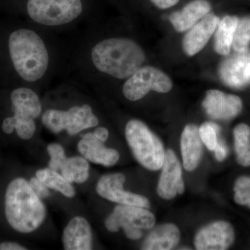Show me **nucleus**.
I'll return each instance as SVG.
<instances>
[{
	"label": "nucleus",
	"mask_w": 250,
	"mask_h": 250,
	"mask_svg": "<svg viewBox=\"0 0 250 250\" xmlns=\"http://www.w3.org/2000/svg\"><path fill=\"white\" fill-rule=\"evenodd\" d=\"M219 76L225 85L243 88L250 84V49L225 59L219 67Z\"/></svg>",
	"instance_id": "nucleus-13"
},
{
	"label": "nucleus",
	"mask_w": 250,
	"mask_h": 250,
	"mask_svg": "<svg viewBox=\"0 0 250 250\" xmlns=\"http://www.w3.org/2000/svg\"><path fill=\"white\" fill-rule=\"evenodd\" d=\"M172 88L170 77L164 72L152 66L141 67L125 82L123 95L130 101L144 98L150 90L166 93Z\"/></svg>",
	"instance_id": "nucleus-9"
},
{
	"label": "nucleus",
	"mask_w": 250,
	"mask_h": 250,
	"mask_svg": "<svg viewBox=\"0 0 250 250\" xmlns=\"http://www.w3.org/2000/svg\"><path fill=\"white\" fill-rule=\"evenodd\" d=\"M160 178L157 186V193L164 200H172L177 194L182 195L185 190L182 166L172 149L166 152Z\"/></svg>",
	"instance_id": "nucleus-11"
},
{
	"label": "nucleus",
	"mask_w": 250,
	"mask_h": 250,
	"mask_svg": "<svg viewBox=\"0 0 250 250\" xmlns=\"http://www.w3.org/2000/svg\"><path fill=\"white\" fill-rule=\"evenodd\" d=\"M93 134L97 139L100 140V141L103 143L107 141L108 135H109L108 129L105 127L97 128V129L95 130V131H94Z\"/></svg>",
	"instance_id": "nucleus-33"
},
{
	"label": "nucleus",
	"mask_w": 250,
	"mask_h": 250,
	"mask_svg": "<svg viewBox=\"0 0 250 250\" xmlns=\"http://www.w3.org/2000/svg\"><path fill=\"white\" fill-rule=\"evenodd\" d=\"M215 155L217 160L222 162L226 159L228 156V151L225 145L223 142H218L217 143L216 147L215 149Z\"/></svg>",
	"instance_id": "nucleus-30"
},
{
	"label": "nucleus",
	"mask_w": 250,
	"mask_h": 250,
	"mask_svg": "<svg viewBox=\"0 0 250 250\" xmlns=\"http://www.w3.org/2000/svg\"><path fill=\"white\" fill-rule=\"evenodd\" d=\"M25 247L14 242H3L0 243V250H26Z\"/></svg>",
	"instance_id": "nucleus-32"
},
{
	"label": "nucleus",
	"mask_w": 250,
	"mask_h": 250,
	"mask_svg": "<svg viewBox=\"0 0 250 250\" xmlns=\"http://www.w3.org/2000/svg\"><path fill=\"white\" fill-rule=\"evenodd\" d=\"M77 149L87 160L106 167L116 165L120 159L118 151L106 147L93 133L82 135V139L77 145Z\"/></svg>",
	"instance_id": "nucleus-16"
},
{
	"label": "nucleus",
	"mask_w": 250,
	"mask_h": 250,
	"mask_svg": "<svg viewBox=\"0 0 250 250\" xmlns=\"http://www.w3.org/2000/svg\"><path fill=\"white\" fill-rule=\"evenodd\" d=\"M10 56L15 69L23 80H40L48 68L49 54L43 41L30 29H21L9 36Z\"/></svg>",
	"instance_id": "nucleus-3"
},
{
	"label": "nucleus",
	"mask_w": 250,
	"mask_h": 250,
	"mask_svg": "<svg viewBox=\"0 0 250 250\" xmlns=\"http://www.w3.org/2000/svg\"><path fill=\"white\" fill-rule=\"evenodd\" d=\"M236 161L244 167L250 166V127L248 125H237L233 131Z\"/></svg>",
	"instance_id": "nucleus-24"
},
{
	"label": "nucleus",
	"mask_w": 250,
	"mask_h": 250,
	"mask_svg": "<svg viewBox=\"0 0 250 250\" xmlns=\"http://www.w3.org/2000/svg\"><path fill=\"white\" fill-rule=\"evenodd\" d=\"M239 18L227 16L219 22L215 34L214 49L217 53L228 56L232 47L233 36Z\"/></svg>",
	"instance_id": "nucleus-21"
},
{
	"label": "nucleus",
	"mask_w": 250,
	"mask_h": 250,
	"mask_svg": "<svg viewBox=\"0 0 250 250\" xmlns=\"http://www.w3.org/2000/svg\"><path fill=\"white\" fill-rule=\"evenodd\" d=\"M29 182L33 190L41 199L47 198L50 195L49 188L37 177H33Z\"/></svg>",
	"instance_id": "nucleus-29"
},
{
	"label": "nucleus",
	"mask_w": 250,
	"mask_h": 250,
	"mask_svg": "<svg viewBox=\"0 0 250 250\" xmlns=\"http://www.w3.org/2000/svg\"><path fill=\"white\" fill-rule=\"evenodd\" d=\"M234 230L231 224L217 221L202 228L195 238V246L198 250H225L233 244Z\"/></svg>",
	"instance_id": "nucleus-14"
},
{
	"label": "nucleus",
	"mask_w": 250,
	"mask_h": 250,
	"mask_svg": "<svg viewBox=\"0 0 250 250\" xmlns=\"http://www.w3.org/2000/svg\"><path fill=\"white\" fill-rule=\"evenodd\" d=\"M62 241L64 250L93 249V232L88 220L82 216L71 219L64 229Z\"/></svg>",
	"instance_id": "nucleus-17"
},
{
	"label": "nucleus",
	"mask_w": 250,
	"mask_h": 250,
	"mask_svg": "<svg viewBox=\"0 0 250 250\" xmlns=\"http://www.w3.org/2000/svg\"><path fill=\"white\" fill-rule=\"evenodd\" d=\"M91 59L100 72L123 80L129 78L142 67L146 55L135 41L125 38H112L94 46Z\"/></svg>",
	"instance_id": "nucleus-2"
},
{
	"label": "nucleus",
	"mask_w": 250,
	"mask_h": 250,
	"mask_svg": "<svg viewBox=\"0 0 250 250\" xmlns=\"http://www.w3.org/2000/svg\"><path fill=\"white\" fill-rule=\"evenodd\" d=\"M29 17L47 26H59L76 19L82 14L81 0H29L27 5Z\"/></svg>",
	"instance_id": "nucleus-6"
},
{
	"label": "nucleus",
	"mask_w": 250,
	"mask_h": 250,
	"mask_svg": "<svg viewBox=\"0 0 250 250\" xmlns=\"http://www.w3.org/2000/svg\"><path fill=\"white\" fill-rule=\"evenodd\" d=\"M220 21L218 16L208 14L195 24L184 36L182 43L184 52L190 57L199 53L216 30Z\"/></svg>",
	"instance_id": "nucleus-15"
},
{
	"label": "nucleus",
	"mask_w": 250,
	"mask_h": 250,
	"mask_svg": "<svg viewBox=\"0 0 250 250\" xmlns=\"http://www.w3.org/2000/svg\"><path fill=\"white\" fill-rule=\"evenodd\" d=\"M90 166L87 159L80 156L66 158L61 167L62 177L70 183L82 184L89 177Z\"/></svg>",
	"instance_id": "nucleus-22"
},
{
	"label": "nucleus",
	"mask_w": 250,
	"mask_h": 250,
	"mask_svg": "<svg viewBox=\"0 0 250 250\" xmlns=\"http://www.w3.org/2000/svg\"><path fill=\"white\" fill-rule=\"evenodd\" d=\"M202 143L210 151H214L218 143V136L220 129L218 125L213 123H205L199 128Z\"/></svg>",
	"instance_id": "nucleus-27"
},
{
	"label": "nucleus",
	"mask_w": 250,
	"mask_h": 250,
	"mask_svg": "<svg viewBox=\"0 0 250 250\" xmlns=\"http://www.w3.org/2000/svg\"><path fill=\"white\" fill-rule=\"evenodd\" d=\"M5 215L10 226L20 233L38 229L45 221L47 210L29 182L18 177L10 182L4 199Z\"/></svg>",
	"instance_id": "nucleus-1"
},
{
	"label": "nucleus",
	"mask_w": 250,
	"mask_h": 250,
	"mask_svg": "<svg viewBox=\"0 0 250 250\" xmlns=\"http://www.w3.org/2000/svg\"><path fill=\"white\" fill-rule=\"evenodd\" d=\"M47 150L50 157V161L49 162V168L59 172L67 158L65 156V149L59 143H54L48 145Z\"/></svg>",
	"instance_id": "nucleus-28"
},
{
	"label": "nucleus",
	"mask_w": 250,
	"mask_h": 250,
	"mask_svg": "<svg viewBox=\"0 0 250 250\" xmlns=\"http://www.w3.org/2000/svg\"><path fill=\"white\" fill-rule=\"evenodd\" d=\"M155 224V217L143 207L118 205L105 220V227L111 232H117L123 228L129 239L139 240L142 230L149 229Z\"/></svg>",
	"instance_id": "nucleus-8"
},
{
	"label": "nucleus",
	"mask_w": 250,
	"mask_h": 250,
	"mask_svg": "<svg viewBox=\"0 0 250 250\" xmlns=\"http://www.w3.org/2000/svg\"><path fill=\"white\" fill-rule=\"evenodd\" d=\"M211 9L207 0H193L181 11H176L169 16L171 24L176 31L184 32L193 27Z\"/></svg>",
	"instance_id": "nucleus-19"
},
{
	"label": "nucleus",
	"mask_w": 250,
	"mask_h": 250,
	"mask_svg": "<svg viewBox=\"0 0 250 250\" xmlns=\"http://www.w3.org/2000/svg\"><path fill=\"white\" fill-rule=\"evenodd\" d=\"M179 0H151V1L161 9H169L179 2Z\"/></svg>",
	"instance_id": "nucleus-31"
},
{
	"label": "nucleus",
	"mask_w": 250,
	"mask_h": 250,
	"mask_svg": "<svg viewBox=\"0 0 250 250\" xmlns=\"http://www.w3.org/2000/svg\"><path fill=\"white\" fill-rule=\"evenodd\" d=\"M36 177L42 181L49 188L57 190L64 196L72 198L76 195L75 189L71 183L59 174L57 171L51 168L41 169L36 172Z\"/></svg>",
	"instance_id": "nucleus-23"
},
{
	"label": "nucleus",
	"mask_w": 250,
	"mask_h": 250,
	"mask_svg": "<svg viewBox=\"0 0 250 250\" xmlns=\"http://www.w3.org/2000/svg\"><path fill=\"white\" fill-rule=\"evenodd\" d=\"M125 137L133 155L141 166L149 170H160L165 159V149L161 140L147 125L139 120H131L125 127Z\"/></svg>",
	"instance_id": "nucleus-5"
},
{
	"label": "nucleus",
	"mask_w": 250,
	"mask_h": 250,
	"mask_svg": "<svg viewBox=\"0 0 250 250\" xmlns=\"http://www.w3.org/2000/svg\"><path fill=\"white\" fill-rule=\"evenodd\" d=\"M125 180L126 177L122 173L104 174L98 180L96 191L100 196L118 205L149 208L150 202L147 197L124 190Z\"/></svg>",
	"instance_id": "nucleus-10"
},
{
	"label": "nucleus",
	"mask_w": 250,
	"mask_h": 250,
	"mask_svg": "<svg viewBox=\"0 0 250 250\" xmlns=\"http://www.w3.org/2000/svg\"><path fill=\"white\" fill-rule=\"evenodd\" d=\"M202 106L213 119L229 121L241 113L243 102L237 95L218 90H209L206 94Z\"/></svg>",
	"instance_id": "nucleus-12"
},
{
	"label": "nucleus",
	"mask_w": 250,
	"mask_h": 250,
	"mask_svg": "<svg viewBox=\"0 0 250 250\" xmlns=\"http://www.w3.org/2000/svg\"><path fill=\"white\" fill-rule=\"evenodd\" d=\"M202 143L198 126L187 125L181 137V151L185 170L192 171L199 166L203 152Z\"/></svg>",
	"instance_id": "nucleus-18"
},
{
	"label": "nucleus",
	"mask_w": 250,
	"mask_h": 250,
	"mask_svg": "<svg viewBox=\"0 0 250 250\" xmlns=\"http://www.w3.org/2000/svg\"><path fill=\"white\" fill-rule=\"evenodd\" d=\"M234 201L250 208V177L242 176L236 179L233 187Z\"/></svg>",
	"instance_id": "nucleus-26"
},
{
	"label": "nucleus",
	"mask_w": 250,
	"mask_h": 250,
	"mask_svg": "<svg viewBox=\"0 0 250 250\" xmlns=\"http://www.w3.org/2000/svg\"><path fill=\"white\" fill-rule=\"evenodd\" d=\"M42 122L45 127L54 134L65 130L70 136H75L99 124L98 118L88 104L73 106L67 111L47 110L42 114Z\"/></svg>",
	"instance_id": "nucleus-7"
},
{
	"label": "nucleus",
	"mask_w": 250,
	"mask_h": 250,
	"mask_svg": "<svg viewBox=\"0 0 250 250\" xmlns=\"http://www.w3.org/2000/svg\"><path fill=\"white\" fill-rule=\"evenodd\" d=\"M14 116L6 118L2 123L3 131L11 134L16 129L21 139H31L35 134L34 119L40 116L42 106L37 94L27 88L14 90L11 95Z\"/></svg>",
	"instance_id": "nucleus-4"
},
{
	"label": "nucleus",
	"mask_w": 250,
	"mask_h": 250,
	"mask_svg": "<svg viewBox=\"0 0 250 250\" xmlns=\"http://www.w3.org/2000/svg\"><path fill=\"white\" fill-rule=\"evenodd\" d=\"M180 237V231L174 224L159 225L149 233L143 242L141 250H172L178 245Z\"/></svg>",
	"instance_id": "nucleus-20"
},
{
	"label": "nucleus",
	"mask_w": 250,
	"mask_h": 250,
	"mask_svg": "<svg viewBox=\"0 0 250 250\" xmlns=\"http://www.w3.org/2000/svg\"><path fill=\"white\" fill-rule=\"evenodd\" d=\"M250 44V18H243L238 21L232 47L236 52H243L249 49Z\"/></svg>",
	"instance_id": "nucleus-25"
}]
</instances>
